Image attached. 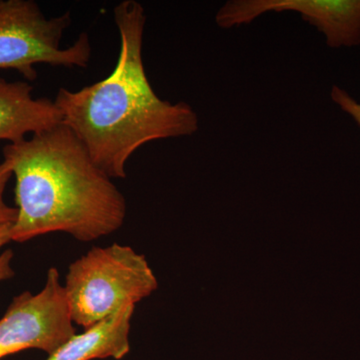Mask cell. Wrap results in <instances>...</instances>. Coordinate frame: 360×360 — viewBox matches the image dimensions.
<instances>
[{"label": "cell", "mask_w": 360, "mask_h": 360, "mask_svg": "<svg viewBox=\"0 0 360 360\" xmlns=\"http://www.w3.org/2000/svg\"><path fill=\"white\" fill-rule=\"evenodd\" d=\"M330 96L333 103L338 104L341 110L352 116L360 127V103L352 98L345 90L336 85L331 89Z\"/></svg>", "instance_id": "cell-11"}, {"label": "cell", "mask_w": 360, "mask_h": 360, "mask_svg": "<svg viewBox=\"0 0 360 360\" xmlns=\"http://www.w3.org/2000/svg\"><path fill=\"white\" fill-rule=\"evenodd\" d=\"M63 123L54 101L33 97L26 82H7L0 77V141L16 143L28 134H39Z\"/></svg>", "instance_id": "cell-7"}, {"label": "cell", "mask_w": 360, "mask_h": 360, "mask_svg": "<svg viewBox=\"0 0 360 360\" xmlns=\"http://www.w3.org/2000/svg\"><path fill=\"white\" fill-rule=\"evenodd\" d=\"M158 286L143 255L113 243L92 248L73 262L63 288L73 323L85 329L141 302Z\"/></svg>", "instance_id": "cell-3"}, {"label": "cell", "mask_w": 360, "mask_h": 360, "mask_svg": "<svg viewBox=\"0 0 360 360\" xmlns=\"http://www.w3.org/2000/svg\"><path fill=\"white\" fill-rule=\"evenodd\" d=\"M135 305H127L84 333L71 336L46 360H120L130 352V322Z\"/></svg>", "instance_id": "cell-8"}, {"label": "cell", "mask_w": 360, "mask_h": 360, "mask_svg": "<svg viewBox=\"0 0 360 360\" xmlns=\"http://www.w3.org/2000/svg\"><path fill=\"white\" fill-rule=\"evenodd\" d=\"M13 172L6 163H0V226L6 224H13L18 217L16 207L7 205L4 200V191L7 184L13 177Z\"/></svg>", "instance_id": "cell-9"}, {"label": "cell", "mask_w": 360, "mask_h": 360, "mask_svg": "<svg viewBox=\"0 0 360 360\" xmlns=\"http://www.w3.org/2000/svg\"><path fill=\"white\" fill-rule=\"evenodd\" d=\"M11 225L6 224L0 226V250L11 241ZM13 258V250H8L0 255V283L13 278L14 270L11 266V260Z\"/></svg>", "instance_id": "cell-10"}, {"label": "cell", "mask_w": 360, "mask_h": 360, "mask_svg": "<svg viewBox=\"0 0 360 360\" xmlns=\"http://www.w3.org/2000/svg\"><path fill=\"white\" fill-rule=\"evenodd\" d=\"M295 11L326 37L331 49L360 44V0H231L215 21L224 30L248 25L262 14Z\"/></svg>", "instance_id": "cell-6"}, {"label": "cell", "mask_w": 360, "mask_h": 360, "mask_svg": "<svg viewBox=\"0 0 360 360\" xmlns=\"http://www.w3.org/2000/svg\"><path fill=\"white\" fill-rule=\"evenodd\" d=\"M70 23V13L47 18L33 0H0V70H16L34 80V65L39 63L86 68L91 58L87 33L61 49Z\"/></svg>", "instance_id": "cell-4"}, {"label": "cell", "mask_w": 360, "mask_h": 360, "mask_svg": "<svg viewBox=\"0 0 360 360\" xmlns=\"http://www.w3.org/2000/svg\"><path fill=\"white\" fill-rule=\"evenodd\" d=\"M2 153L15 177L11 241L65 232L89 243L124 224V196L63 123L6 144Z\"/></svg>", "instance_id": "cell-2"}, {"label": "cell", "mask_w": 360, "mask_h": 360, "mask_svg": "<svg viewBox=\"0 0 360 360\" xmlns=\"http://www.w3.org/2000/svg\"><path fill=\"white\" fill-rule=\"evenodd\" d=\"M120 52L108 77L77 91L60 89L54 103L63 124L84 144L111 179L127 177V161L144 144L195 134L200 120L189 104L172 103L155 94L142 58L146 15L136 0L113 11Z\"/></svg>", "instance_id": "cell-1"}, {"label": "cell", "mask_w": 360, "mask_h": 360, "mask_svg": "<svg viewBox=\"0 0 360 360\" xmlns=\"http://www.w3.org/2000/svg\"><path fill=\"white\" fill-rule=\"evenodd\" d=\"M75 335L65 288L51 267L44 288L15 296L0 319V359L26 349L51 355Z\"/></svg>", "instance_id": "cell-5"}]
</instances>
